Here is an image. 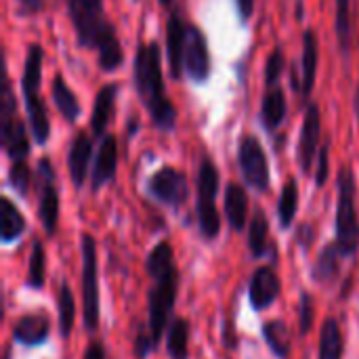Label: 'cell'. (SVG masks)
I'll return each instance as SVG.
<instances>
[{"label":"cell","mask_w":359,"mask_h":359,"mask_svg":"<svg viewBox=\"0 0 359 359\" xmlns=\"http://www.w3.org/2000/svg\"><path fill=\"white\" fill-rule=\"evenodd\" d=\"M145 269L154 280V288L149 290L147 330L151 334L154 345H158L177 301V267H175V252L170 242L164 240L156 244V248L147 255Z\"/></svg>","instance_id":"3957f363"},{"label":"cell","mask_w":359,"mask_h":359,"mask_svg":"<svg viewBox=\"0 0 359 359\" xmlns=\"http://www.w3.org/2000/svg\"><path fill=\"white\" fill-rule=\"evenodd\" d=\"M82 359H105V349L101 343H90Z\"/></svg>","instance_id":"60d3db41"},{"label":"cell","mask_w":359,"mask_h":359,"mask_svg":"<svg viewBox=\"0 0 359 359\" xmlns=\"http://www.w3.org/2000/svg\"><path fill=\"white\" fill-rule=\"evenodd\" d=\"M320 46L313 29H307L303 34V67H301V95L309 97L313 86H316V76H318V57H320Z\"/></svg>","instance_id":"44dd1931"},{"label":"cell","mask_w":359,"mask_h":359,"mask_svg":"<svg viewBox=\"0 0 359 359\" xmlns=\"http://www.w3.org/2000/svg\"><path fill=\"white\" fill-rule=\"evenodd\" d=\"M168 355L172 359H187L189 355V322L185 318H177L168 326Z\"/></svg>","instance_id":"f1b7e54d"},{"label":"cell","mask_w":359,"mask_h":359,"mask_svg":"<svg viewBox=\"0 0 359 359\" xmlns=\"http://www.w3.org/2000/svg\"><path fill=\"white\" fill-rule=\"evenodd\" d=\"M147 191L158 202H162V204H166L170 208H179L189 198L187 177L181 170L172 168V166H162L160 170H156L149 177Z\"/></svg>","instance_id":"30bf717a"},{"label":"cell","mask_w":359,"mask_h":359,"mask_svg":"<svg viewBox=\"0 0 359 359\" xmlns=\"http://www.w3.org/2000/svg\"><path fill=\"white\" fill-rule=\"evenodd\" d=\"M286 111H288V107H286V95L280 88V84L267 88V93L263 97V103H261V120H263L265 130L276 133L284 124Z\"/></svg>","instance_id":"ffe728a7"},{"label":"cell","mask_w":359,"mask_h":359,"mask_svg":"<svg viewBox=\"0 0 359 359\" xmlns=\"http://www.w3.org/2000/svg\"><path fill=\"white\" fill-rule=\"evenodd\" d=\"M225 215L233 231H242L248 215V196L242 185L229 183L225 189Z\"/></svg>","instance_id":"7402d4cb"},{"label":"cell","mask_w":359,"mask_h":359,"mask_svg":"<svg viewBox=\"0 0 359 359\" xmlns=\"http://www.w3.org/2000/svg\"><path fill=\"white\" fill-rule=\"evenodd\" d=\"M341 259H343V252L339 250L337 242L324 246L313 267V280L320 284H334L341 271Z\"/></svg>","instance_id":"d4e9b609"},{"label":"cell","mask_w":359,"mask_h":359,"mask_svg":"<svg viewBox=\"0 0 359 359\" xmlns=\"http://www.w3.org/2000/svg\"><path fill=\"white\" fill-rule=\"evenodd\" d=\"M65 2L78 36V44L97 50L99 67L103 72H116L124 63V50L116 27L103 15V0H65Z\"/></svg>","instance_id":"6da1fadb"},{"label":"cell","mask_w":359,"mask_h":359,"mask_svg":"<svg viewBox=\"0 0 359 359\" xmlns=\"http://www.w3.org/2000/svg\"><path fill=\"white\" fill-rule=\"evenodd\" d=\"M328 143L320 149V162H318V172H316V185L318 187H324L326 181H328Z\"/></svg>","instance_id":"74e56055"},{"label":"cell","mask_w":359,"mask_h":359,"mask_svg":"<svg viewBox=\"0 0 359 359\" xmlns=\"http://www.w3.org/2000/svg\"><path fill=\"white\" fill-rule=\"evenodd\" d=\"M345 343H343V332L337 320H326L320 332V351L318 359H343Z\"/></svg>","instance_id":"484cf974"},{"label":"cell","mask_w":359,"mask_h":359,"mask_svg":"<svg viewBox=\"0 0 359 359\" xmlns=\"http://www.w3.org/2000/svg\"><path fill=\"white\" fill-rule=\"evenodd\" d=\"M185 40H187V23L179 11H172L166 23V53H168V69L172 80L183 76V57H185Z\"/></svg>","instance_id":"5bb4252c"},{"label":"cell","mask_w":359,"mask_h":359,"mask_svg":"<svg viewBox=\"0 0 359 359\" xmlns=\"http://www.w3.org/2000/svg\"><path fill=\"white\" fill-rule=\"evenodd\" d=\"M40 82H42V46L36 42L29 44L25 55L23 74H21V93H23V103H25L34 143L44 145L50 137V122H48L46 105L40 95Z\"/></svg>","instance_id":"277c9868"},{"label":"cell","mask_w":359,"mask_h":359,"mask_svg":"<svg viewBox=\"0 0 359 359\" xmlns=\"http://www.w3.org/2000/svg\"><path fill=\"white\" fill-rule=\"evenodd\" d=\"M116 97H118V84L116 82H109V84L101 86L99 93H97V99H95V105H93V116H90V128L99 139L105 137V128L109 124Z\"/></svg>","instance_id":"d6986e66"},{"label":"cell","mask_w":359,"mask_h":359,"mask_svg":"<svg viewBox=\"0 0 359 359\" xmlns=\"http://www.w3.org/2000/svg\"><path fill=\"white\" fill-rule=\"evenodd\" d=\"M183 69L189 80L202 84L210 76V53L206 36L200 27L187 23V40H185V57H183Z\"/></svg>","instance_id":"7c38bea8"},{"label":"cell","mask_w":359,"mask_h":359,"mask_svg":"<svg viewBox=\"0 0 359 359\" xmlns=\"http://www.w3.org/2000/svg\"><path fill=\"white\" fill-rule=\"evenodd\" d=\"M299 324H301V332L307 334L313 326V299L309 292L301 294V307H299Z\"/></svg>","instance_id":"d590c367"},{"label":"cell","mask_w":359,"mask_h":359,"mask_svg":"<svg viewBox=\"0 0 359 359\" xmlns=\"http://www.w3.org/2000/svg\"><path fill=\"white\" fill-rule=\"evenodd\" d=\"M50 332V324L48 318L44 313H32V316H23L17 320L15 328H13V337L19 345L25 347H38L48 339Z\"/></svg>","instance_id":"ac0fdd59"},{"label":"cell","mask_w":359,"mask_h":359,"mask_svg":"<svg viewBox=\"0 0 359 359\" xmlns=\"http://www.w3.org/2000/svg\"><path fill=\"white\" fill-rule=\"evenodd\" d=\"M133 80L137 95L149 114L156 128L170 133L177 126V109L172 101L164 93V78H162V55L158 42H147L137 48L135 65H133Z\"/></svg>","instance_id":"7a4b0ae2"},{"label":"cell","mask_w":359,"mask_h":359,"mask_svg":"<svg viewBox=\"0 0 359 359\" xmlns=\"http://www.w3.org/2000/svg\"><path fill=\"white\" fill-rule=\"evenodd\" d=\"M320 139H322V114H320V105L311 101L307 105V111L303 118L301 137H299V151H297L299 168L303 170V175L311 172Z\"/></svg>","instance_id":"4fadbf2b"},{"label":"cell","mask_w":359,"mask_h":359,"mask_svg":"<svg viewBox=\"0 0 359 359\" xmlns=\"http://www.w3.org/2000/svg\"><path fill=\"white\" fill-rule=\"evenodd\" d=\"M154 349H156V345H154V341H151L149 330H147V328H139V330H137V337H135V345H133L135 355L139 359H145Z\"/></svg>","instance_id":"8d00e7d4"},{"label":"cell","mask_w":359,"mask_h":359,"mask_svg":"<svg viewBox=\"0 0 359 359\" xmlns=\"http://www.w3.org/2000/svg\"><path fill=\"white\" fill-rule=\"evenodd\" d=\"M160 4H164V6H170V4H172V0H160Z\"/></svg>","instance_id":"7bdbcfd3"},{"label":"cell","mask_w":359,"mask_h":359,"mask_svg":"<svg viewBox=\"0 0 359 359\" xmlns=\"http://www.w3.org/2000/svg\"><path fill=\"white\" fill-rule=\"evenodd\" d=\"M353 105H355V114H358V120H359V86H358V93H355V101H353Z\"/></svg>","instance_id":"b9f144b4"},{"label":"cell","mask_w":359,"mask_h":359,"mask_svg":"<svg viewBox=\"0 0 359 359\" xmlns=\"http://www.w3.org/2000/svg\"><path fill=\"white\" fill-rule=\"evenodd\" d=\"M90 154H93L90 137L84 130L76 133V137L72 139L69 151H67V168H69L72 183L76 187H82L84 185V179H86V172H88Z\"/></svg>","instance_id":"e0dca14e"},{"label":"cell","mask_w":359,"mask_h":359,"mask_svg":"<svg viewBox=\"0 0 359 359\" xmlns=\"http://www.w3.org/2000/svg\"><path fill=\"white\" fill-rule=\"evenodd\" d=\"M238 162H240V170L244 181L257 189V191H267L269 183H271V175H269V162H267V154L261 145V141L255 135H244L240 139V147H238Z\"/></svg>","instance_id":"9c48e42d"},{"label":"cell","mask_w":359,"mask_h":359,"mask_svg":"<svg viewBox=\"0 0 359 359\" xmlns=\"http://www.w3.org/2000/svg\"><path fill=\"white\" fill-rule=\"evenodd\" d=\"M334 32L341 44L343 55H349L351 38H353V23H351V0H337V15H334Z\"/></svg>","instance_id":"f546056e"},{"label":"cell","mask_w":359,"mask_h":359,"mask_svg":"<svg viewBox=\"0 0 359 359\" xmlns=\"http://www.w3.org/2000/svg\"><path fill=\"white\" fill-rule=\"evenodd\" d=\"M23 231H25V219H23L21 210L8 198H2L0 200V240H2V244H11V242L19 240Z\"/></svg>","instance_id":"603a6c76"},{"label":"cell","mask_w":359,"mask_h":359,"mask_svg":"<svg viewBox=\"0 0 359 359\" xmlns=\"http://www.w3.org/2000/svg\"><path fill=\"white\" fill-rule=\"evenodd\" d=\"M53 101H55V107L59 109V114L63 116V120L76 122L80 118V114H82L80 101L74 95V90L67 86V82L63 80L61 74H57L53 78Z\"/></svg>","instance_id":"cb8c5ba5"},{"label":"cell","mask_w":359,"mask_h":359,"mask_svg":"<svg viewBox=\"0 0 359 359\" xmlns=\"http://www.w3.org/2000/svg\"><path fill=\"white\" fill-rule=\"evenodd\" d=\"M44 284V248L40 242H34L32 257H29V269H27V286L42 288Z\"/></svg>","instance_id":"d6a6232c"},{"label":"cell","mask_w":359,"mask_h":359,"mask_svg":"<svg viewBox=\"0 0 359 359\" xmlns=\"http://www.w3.org/2000/svg\"><path fill=\"white\" fill-rule=\"evenodd\" d=\"M284 67H286V61H284V53L282 48H276L269 59H267V65H265V86L271 88V86H278L282 74H284Z\"/></svg>","instance_id":"e575fe53"},{"label":"cell","mask_w":359,"mask_h":359,"mask_svg":"<svg viewBox=\"0 0 359 359\" xmlns=\"http://www.w3.org/2000/svg\"><path fill=\"white\" fill-rule=\"evenodd\" d=\"M282 290L280 278L271 267H259L252 278H250V286H248V297H250V305L255 311H263L267 307H271L278 299Z\"/></svg>","instance_id":"9a60e30c"},{"label":"cell","mask_w":359,"mask_h":359,"mask_svg":"<svg viewBox=\"0 0 359 359\" xmlns=\"http://www.w3.org/2000/svg\"><path fill=\"white\" fill-rule=\"evenodd\" d=\"M248 248L252 259H263L269 252V223L265 212L259 208L252 215L250 229H248Z\"/></svg>","instance_id":"4316f807"},{"label":"cell","mask_w":359,"mask_h":359,"mask_svg":"<svg viewBox=\"0 0 359 359\" xmlns=\"http://www.w3.org/2000/svg\"><path fill=\"white\" fill-rule=\"evenodd\" d=\"M0 139H2V147L6 151V156L13 162L27 158L29 139L25 135L23 122L19 120L15 95H13V88H11V80L6 76H4L2 93H0Z\"/></svg>","instance_id":"52a82bcc"},{"label":"cell","mask_w":359,"mask_h":359,"mask_svg":"<svg viewBox=\"0 0 359 359\" xmlns=\"http://www.w3.org/2000/svg\"><path fill=\"white\" fill-rule=\"evenodd\" d=\"M38 194H40V221L46 236H55L59 223V194H57V175L48 158L38 162Z\"/></svg>","instance_id":"8fae6325"},{"label":"cell","mask_w":359,"mask_h":359,"mask_svg":"<svg viewBox=\"0 0 359 359\" xmlns=\"http://www.w3.org/2000/svg\"><path fill=\"white\" fill-rule=\"evenodd\" d=\"M8 183H11V187H13L19 196H27L29 183H32V172H29L25 160L13 162V166H11V170H8Z\"/></svg>","instance_id":"836d02e7"},{"label":"cell","mask_w":359,"mask_h":359,"mask_svg":"<svg viewBox=\"0 0 359 359\" xmlns=\"http://www.w3.org/2000/svg\"><path fill=\"white\" fill-rule=\"evenodd\" d=\"M339 202H337V246L343 257H355L359 248V217L355 206V172L343 166L337 177Z\"/></svg>","instance_id":"5b68a950"},{"label":"cell","mask_w":359,"mask_h":359,"mask_svg":"<svg viewBox=\"0 0 359 359\" xmlns=\"http://www.w3.org/2000/svg\"><path fill=\"white\" fill-rule=\"evenodd\" d=\"M116 170H118V143L111 135H105L101 139L95 166H93V179H90L93 191H99L103 185L114 181Z\"/></svg>","instance_id":"2e32d148"},{"label":"cell","mask_w":359,"mask_h":359,"mask_svg":"<svg viewBox=\"0 0 359 359\" xmlns=\"http://www.w3.org/2000/svg\"><path fill=\"white\" fill-rule=\"evenodd\" d=\"M297 208H299V185L294 179H290L280 196V204H278V217H280V225L282 229H288L297 217Z\"/></svg>","instance_id":"1f68e13d"},{"label":"cell","mask_w":359,"mask_h":359,"mask_svg":"<svg viewBox=\"0 0 359 359\" xmlns=\"http://www.w3.org/2000/svg\"><path fill=\"white\" fill-rule=\"evenodd\" d=\"M217 194H219V170L215 162L204 156L198 168V225L204 240H215L221 233V217L217 210Z\"/></svg>","instance_id":"8992f818"},{"label":"cell","mask_w":359,"mask_h":359,"mask_svg":"<svg viewBox=\"0 0 359 359\" xmlns=\"http://www.w3.org/2000/svg\"><path fill=\"white\" fill-rule=\"evenodd\" d=\"M263 337L276 358L286 359L290 355V332L284 322H280V320L267 322L263 326Z\"/></svg>","instance_id":"83f0119b"},{"label":"cell","mask_w":359,"mask_h":359,"mask_svg":"<svg viewBox=\"0 0 359 359\" xmlns=\"http://www.w3.org/2000/svg\"><path fill=\"white\" fill-rule=\"evenodd\" d=\"M74 320H76L74 294H72V288L67 286V282H63L59 288V334L63 341H67L72 337Z\"/></svg>","instance_id":"4dcf8cb0"},{"label":"cell","mask_w":359,"mask_h":359,"mask_svg":"<svg viewBox=\"0 0 359 359\" xmlns=\"http://www.w3.org/2000/svg\"><path fill=\"white\" fill-rule=\"evenodd\" d=\"M82 305L84 326L97 330L99 326V280H97V244L93 236H82Z\"/></svg>","instance_id":"ba28073f"},{"label":"cell","mask_w":359,"mask_h":359,"mask_svg":"<svg viewBox=\"0 0 359 359\" xmlns=\"http://www.w3.org/2000/svg\"><path fill=\"white\" fill-rule=\"evenodd\" d=\"M255 2H257V0H236L238 15H240L242 23H248V19L252 17V13H255Z\"/></svg>","instance_id":"ab89813d"},{"label":"cell","mask_w":359,"mask_h":359,"mask_svg":"<svg viewBox=\"0 0 359 359\" xmlns=\"http://www.w3.org/2000/svg\"><path fill=\"white\" fill-rule=\"evenodd\" d=\"M19 4V13L21 15H34L40 13L44 6V0H15Z\"/></svg>","instance_id":"f35d334b"}]
</instances>
